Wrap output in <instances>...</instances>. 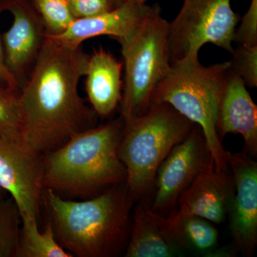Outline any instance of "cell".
<instances>
[{
	"mask_svg": "<svg viewBox=\"0 0 257 257\" xmlns=\"http://www.w3.org/2000/svg\"><path fill=\"white\" fill-rule=\"evenodd\" d=\"M229 68V61L208 67L199 59L177 62L171 65L152 96V103L170 104L201 128L214 166L221 170H229V152L217 133L219 104Z\"/></svg>",
	"mask_w": 257,
	"mask_h": 257,
	"instance_id": "5",
	"label": "cell"
},
{
	"mask_svg": "<svg viewBox=\"0 0 257 257\" xmlns=\"http://www.w3.org/2000/svg\"><path fill=\"white\" fill-rule=\"evenodd\" d=\"M194 125L165 102L152 103L145 114L124 120L118 153L126 169V188L134 202L153 191L161 164Z\"/></svg>",
	"mask_w": 257,
	"mask_h": 257,
	"instance_id": "4",
	"label": "cell"
},
{
	"mask_svg": "<svg viewBox=\"0 0 257 257\" xmlns=\"http://www.w3.org/2000/svg\"><path fill=\"white\" fill-rule=\"evenodd\" d=\"M75 19L98 16L118 9L126 0H67Z\"/></svg>",
	"mask_w": 257,
	"mask_h": 257,
	"instance_id": "23",
	"label": "cell"
},
{
	"mask_svg": "<svg viewBox=\"0 0 257 257\" xmlns=\"http://www.w3.org/2000/svg\"><path fill=\"white\" fill-rule=\"evenodd\" d=\"M233 42L238 45H257V0H251L249 8L235 30Z\"/></svg>",
	"mask_w": 257,
	"mask_h": 257,
	"instance_id": "24",
	"label": "cell"
},
{
	"mask_svg": "<svg viewBox=\"0 0 257 257\" xmlns=\"http://www.w3.org/2000/svg\"><path fill=\"white\" fill-rule=\"evenodd\" d=\"M229 61L232 72L239 76L246 87H257V45H238L231 52Z\"/></svg>",
	"mask_w": 257,
	"mask_h": 257,
	"instance_id": "21",
	"label": "cell"
},
{
	"mask_svg": "<svg viewBox=\"0 0 257 257\" xmlns=\"http://www.w3.org/2000/svg\"><path fill=\"white\" fill-rule=\"evenodd\" d=\"M124 254L126 257H174L184 256L185 251L174 241L165 216L152 211L147 202H140L135 208Z\"/></svg>",
	"mask_w": 257,
	"mask_h": 257,
	"instance_id": "15",
	"label": "cell"
},
{
	"mask_svg": "<svg viewBox=\"0 0 257 257\" xmlns=\"http://www.w3.org/2000/svg\"><path fill=\"white\" fill-rule=\"evenodd\" d=\"M13 17L11 28L2 36L5 63L19 89L28 82L47 38L45 25L30 0H2Z\"/></svg>",
	"mask_w": 257,
	"mask_h": 257,
	"instance_id": "10",
	"label": "cell"
},
{
	"mask_svg": "<svg viewBox=\"0 0 257 257\" xmlns=\"http://www.w3.org/2000/svg\"><path fill=\"white\" fill-rule=\"evenodd\" d=\"M20 243L17 257H72L60 244L50 219L45 231L39 230L38 221L22 219Z\"/></svg>",
	"mask_w": 257,
	"mask_h": 257,
	"instance_id": "18",
	"label": "cell"
},
{
	"mask_svg": "<svg viewBox=\"0 0 257 257\" xmlns=\"http://www.w3.org/2000/svg\"><path fill=\"white\" fill-rule=\"evenodd\" d=\"M217 133L221 141L227 134L240 135L244 140L243 152L257 154V106L242 79L231 70L226 72L219 104Z\"/></svg>",
	"mask_w": 257,
	"mask_h": 257,
	"instance_id": "14",
	"label": "cell"
},
{
	"mask_svg": "<svg viewBox=\"0 0 257 257\" xmlns=\"http://www.w3.org/2000/svg\"><path fill=\"white\" fill-rule=\"evenodd\" d=\"M228 165L235 182L230 229L239 251L252 256L257 244V164L245 152H229Z\"/></svg>",
	"mask_w": 257,
	"mask_h": 257,
	"instance_id": "11",
	"label": "cell"
},
{
	"mask_svg": "<svg viewBox=\"0 0 257 257\" xmlns=\"http://www.w3.org/2000/svg\"><path fill=\"white\" fill-rule=\"evenodd\" d=\"M231 0H184L179 14L169 25L170 64L199 59V50L211 43L231 53L240 21Z\"/></svg>",
	"mask_w": 257,
	"mask_h": 257,
	"instance_id": "7",
	"label": "cell"
},
{
	"mask_svg": "<svg viewBox=\"0 0 257 257\" xmlns=\"http://www.w3.org/2000/svg\"><path fill=\"white\" fill-rule=\"evenodd\" d=\"M124 119L75 135L44 156V189L65 199H90L126 180L118 149Z\"/></svg>",
	"mask_w": 257,
	"mask_h": 257,
	"instance_id": "3",
	"label": "cell"
},
{
	"mask_svg": "<svg viewBox=\"0 0 257 257\" xmlns=\"http://www.w3.org/2000/svg\"><path fill=\"white\" fill-rule=\"evenodd\" d=\"M235 193L232 173L218 170L214 164L202 171L178 201L179 212L200 216L221 224L229 216Z\"/></svg>",
	"mask_w": 257,
	"mask_h": 257,
	"instance_id": "12",
	"label": "cell"
},
{
	"mask_svg": "<svg viewBox=\"0 0 257 257\" xmlns=\"http://www.w3.org/2000/svg\"><path fill=\"white\" fill-rule=\"evenodd\" d=\"M3 12H4V10L2 5V0H0V16ZM0 87L20 93L18 84L13 76L10 74L5 63L4 47H3L1 35H0Z\"/></svg>",
	"mask_w": 257,
	"mask_h": 257,
	"instance_id": "25",
	"label": "cell"
},
{
	"mask_svg": "<svg viewBox=\"0 0 257 257\" xmlns=\"http://www.w3.org/2000/svg\"><path fill=\"white\" fill-rule=\"evenodd\" d=\"M169 25L156 3L133 35L120 43L124 77L119 105L124 120L148 110L155 88L170 70Z\"/></svg>",
	"mask_w": 257,
	"mask_h": 257,
	"instance_id": "6",
	"label": "cell"
},
{
	"mask_svg": "<svg viewBox=\"0 0 257 257\" xmlns=\"http://www.w3.org/2000/svg\"><path fill=\"white\" fill-rule=\"evenodd\" d=\"M130 1L137 2V3H146L147 0H130Z\"/></svg>",
	"mask_w": 257,
	"mask_h": 257,
	"instance_id": "26",
	"label": "cell"
},
{
	"mask_svg": "<svg viewBox=\"0 0 257 257\" xmlns=\"http://www.w3.org/2000/svg\"><path fill=\"white\" fill-rule=\"evenodd\" d=\"M123 64L103 48L89 55L85 89L91 107L98 116L108 117L120 104L122 94Z\"/></svg>",
	"mask_w": 257,
	"mask_h": 257,
	"instance_id": "16",
	"label": "cell"
},
{
	"mask_svg": "<svg viewBox=\"0 0 257 257\" xmlns=\"http://www.w3.org/2000/svg\"><path fill=\"white\" fill-rule=\"evenodd\" d=\"M42 200L57 241L72 256L114 257L125 251L134 202L126 182L82 201L44 189Z\"/></svg>",
	"mask_w": 257,
	"mask_h": 257,
	"instance_id": "2",
	"label": "cell"
},
{
	"mask_svg": "<svg viewBox=\"0 0 257 257\" xmlns=\"http://www.w3.org/2000/svg\"><path fill=\"white\" fill-rule=\"evenodd\" d=\"M45 25L47 36H57L76 20L67 0H30Z\"/></svg>",
	"mask_w": 257,
	"mask_h": 257,
	"instance_id": "20",
	"label": "cell"
},
{
	"mask_svg": "<svg viewBox=\"0 0 257 257\" xmlns=\"http://www.w3.org/2000/svg\"><path fill=\"white\" fill-rule=\"evenodd\" d=\"M22 220L13 198L0 201V257H17Z\"/></svg>",
	"mask_w": 257,
	"mask_h": 257,
	"instance_id": "19",
	"label": "cell"
},
{
	"mask_svg": "<svg viewBox=\"0 0 257 257\" xmlns=\"http://www.w3.org/2000/svg\"><path fill=\"white\" fill-rule=\"evenodd\" d=\"M3 192H4V191H3V189H0V201L3 199V197H2V194H3Z\"/></svg>",
	"mask_w": 257,
	"mask_h": 257,
	"instance_id": "27",
	"label": "cell"
},
{
	"mask_svg": "<svg viewBox=\"0 0 257 257\" xmlns=\"http://www.w3.org/2000/svg\"><path fill=\"white\" fill-rule=\"evenodd\" d=\"M212 164L202 130L195 124L188 136L171 150L159 167L150 209L161 215H168L176 209L184 191Z\"/></svg>",
	"mask_w": 257,
	"mask_h": 257,
	"instance_id": "9",
	"label": "cell"
},
{
	"mask_svg": "<svg viewBox=\"0 0 257 257\" xmlns=\"http://www.w3.org/2000/svg\"><path fill=\"white\" fill-rule=\"evenodd\" d=\"M20 93L0 87V133L20 134Z\"/></svg>",
	"mask_w": 257,
	"mask_h": 257,
	"instance_id": "22",
	"label": "cell"
},
{
	"mask_svg": "<svg viewBox=\"0 0 257 257\" xmlns=\"http://www.w3.org/2000/svg\"><path fill=\"white\" fill-rule=\"evenodd\" d=\"M44 157L29 150L20 134L0 133V189L9 193L22 219H40Z\"/></svg>",
	"mask_w": 257,
	"mask_h": 257,
	"instance_id": "8",
	"label": "cell"
},
{
	"mask_svg": "<svg viewBox=\"0 0 257 257\" xmlns=\"http://www.w3.org/2000/svg\"><path fill=\"white\" fill-rule=\"evenodd\" d=\"M174 241L185 251L204 256H231L227 248H219V232L211 221L192 214H182L175 209L165 216Z\"/></svg>",
	"mask_w": 257,
	"mask_h": 257,
	"instance_id": "17",
	"label": "cell"
},
{
	"mask_svg": "<svg viewBox=\"0 0 257 257\" xmlns=\"http://www.w3.org/2000/svg\"><path fill=\"white\" fill-rule=\"evenodd\" d=\"M87 55L47 37L28 82L20 89V137L29 150L45 156L97 125L98 115L79 94Z\"/></svg>",
	"mask_w": 257,
	"mask_h": 257,
	"instance_id": "1",
	"label": "cell"
},
{
	"mask_svg": "<svg viewBox=\"0 0 257 257\" xmlns=\"http://www.w3.org/2000/svg\"><path fill=\"white\" fill-rule=\"evenodd\" d=\"M146 3L126 0L118 9L98 16L76 19L67 30L57 36H47L72 48L82 46L88 39L113 37L121 43L133 35L150 11Z\"/></svg>",
	"mask_w": 257,
	"mask_h": 257,
	"instance_id": "13",
	"label": "cell"
}]
</instances>
